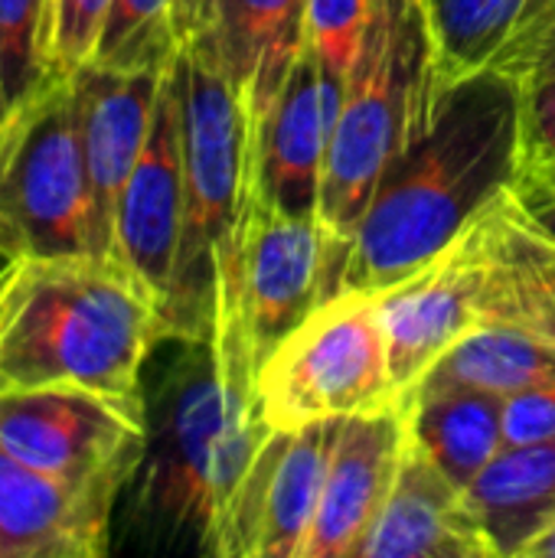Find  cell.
I'll return each mask as SVG.
<instances>
[{"label":"cell","mask_w":555,"mask_h":558,"mask_svg":"<svg viewBox=\"0 0 555 558\" xmlns=\"http://www.w3.org/2000/svg\"><path fill=\"white\" fill-rule=\"evenodd\" d=\"M520 78L474 72L383 173L340 262V291L379 294L451 248L517 180Z\"/></svg>","instance_id":"1"},{"label":"cell","mask_w":555,"mask_h":558,"mask_svg":"<svg viewBox=\"0 0 555 558\" xmlns=\"http://www.w3.org/2000/svg\"><path fill=\"white\" fill-rule=\"evenodd\" d=\"M157 343L160 304L114 258H23L0 288V392L82 386L144 402L141 376Z\"/></svg>","instance_id":"2"},{"label":"cell","mask_w":555,"mask_h":558,"mask_svg":"<svg viewBox=\"0 0 555 558\" xmlns=\"http://www.w3.org/2000/svg\"><path fill=\"white\" fill-rule=\"evenodd\" d=\"M154 389H144L147 438L128 484V526L154 546L213 556L219 523L268 425L255 392L222 376L213 340H173Z\"/></svg>","instance_id":"3"},{"label":"cell","mask_w":555,"mask_h":558,"mask_svg":"<svg viewBox=\"0 0 555 558\" xmlns=\"http://www.w3.org/2000/svg\"><path fill=\"white\" fill-rule=\"evenodd\" d=\"M445 95L432 0H379L334 121L317 219L347 248L383 173Z\"/></svg>","instance_id":"4"},{"label":"cell","mask_w":555,"mask_h":558,"mask_svg":"<svg viewBox=\"0 0 555 558\" xmlns=\"http://www.w3.org/2000/svg\"><path fill=\"white\" fill-rule=\"evenodd\" d=\"M183 128V235L164 304L167 340H213L216 262L255 190V121L242 95L203 56H177Z\"/></svg>","instance_id":"5"},{"label":"cell","mask_w":555,"mask_h":558,"mask_svg":"<svg viewBox=\"0 0 555 558\" xmlns=\"http://www.w3.org/2000/svg\"><path fill=\"white\" fill-rule=\"evenodd\" d=\"M340 262L343 248L321 219L281 213L255 183L242 222L216 262L213 347L229 383L255 386L268 353L337 294Z\"/></svg>","instance_id":"6"},{"label":"cell","mask_w":555,"mask_h":558,"mask_svg":"<svg viewBox=\"0 0 555 558\" xmlns=\"http://www.w3.org/2000/svg\"><path fill=\"white\" fill-rule=\"evenodd\" d=\"M252 392L268 428H304L399 405L379 294L340 291L321 301L268 353Z\"/></svg>","instance_id":"7"},{"label":"cell","mask_w":555,"mask_h":558,"mask_svg":"<svg viewBox=\"0 0 555 558\" xmlns=\"http://www.w3.org/2000/svg\"><path fill=\"white\" fill-rule=\"evenodd\" d=\"M95 255L69 78H46L0 118V262Z\"/></svg>","instance_id":"8"},{"label":"cell","mask_w":555,"mask_h":558,"mask_svg":"<svg viewBox=\"0 0 555 558\" xmlns=\"http://www.w3.org/2000/svg\"><path fill=\"white\" fill-rule=\"evenodd\" d=\"M144 438V402H121L82 386L0 392V448L62 481H95L118 471L134 474Z\"/></svg>","instance_id":"9"},{"label":"cell","mask_w":555,"mask_h":558,"mask_svg":"<svg viewBox=\"0 0 555 558\" xmlns=\"http://www.w3.org/2000/svg\"><path fill=\"white\" fill-rule=\"evenodd\" d=\"M340 418L272 428L232 494L213 558H304Z\"/></svg>","instance_id":"10"},{"label":"cell","mask_w":555,"mask_h":558,"mask_svg":"<svg viewBox=\"0 0 555 558\" xmlns=\"http://www.w3.org/2000/svg\"><path fill=\"white\" fill-rule=\"evenodd\" d=\"M487 213L438 258L406 281L379 291L389 369L402 399L419 379L484 320Z\"/></svg>","instance_id":"11"},{"label":"cell","mask_w":555,"mask_h":558,"mask_svg":"<svg viewBox=\"0 0 555 558\" xmlns=\"http://www.w3.org/2000/svg\"><path fill=\"white\" fill-rule=\"evenodd\" d=\"M164 75L167 69H108L98 62L69 75L98 258L114 252L118 199L147 144Z\"/></svg>","instance_id":"12"},{"label":"cell","mask_w":555,"mask_h":558,"mask_svg":"<svg viewBox=\"0 0 555 558\" xmlns=\"http://www.w3.org/2000/svg\"><path fill=\"white\" fill-rule=\"evenodd\" d=\"M183 128H180V78L177 59L164 75L160 98L154 108V124L147 144L121 190L114 216V252L121 262L160 304L170 298L173 268L183 235Z\"/></svg>","instance_id":"13"},{"label":"cell","mask_w":555,"mask_h":558,"mask_svg":"<svg viewBox=\"0 0 555 558\" xmlns=\"http://www.w3.org/2000/svg\"><path fill=\"white\" fill-rule=\"evenodd\" d=\"M134 474L95 481L43 474L0 448V558H98Z\"/></svg>","instance_id":"14"},{"label":"cell","mask_w":555,"mask_h":558,"mask_svg":"<svg viewBox=\"0 0 555 558\" xmlns=\"http://www.w3.org/2000/svg\"><path fill=\"white\" fill-rule=\"evenodd\" d=\"M340 95L307 46L255 128V183L288 216L317 219Z\"/></svg>","instance_id":"15"},{"label":"cell","mask_w":555,"mask_h":558,"mask_svg":"<svg viewBox=\"0 0 555 558\" xmlns=\"http://www.w3.org/2000/svg\"><path fill=\"white\" fill-rule=\"evenodd\" d=\"M406 402L340 418L304 558H357L402 464Z\"/></svg>","instance_id":"16"},{"label":"cell","mask_w":555,"mask_h":558,"mask_svg":"<svg viewBox=\"0 0 555 558\" xmlns=\"http://www.w3.org/2000/svg\"><path fill=\"white\" fill-rule=\"evenodd\" d=\"M357 558H497L471 500L409 435L396 484Z\"/></svg>","instance_id":"17"},{"label":"cell","mask_w":555,"mask_h":558,"mask_svg":"<svg viewBox=\"0 0 555 558\" xmlns=\"http://www.w3.org/2000/svg\"><path fill=\"white\" fill-rule=\"evenodd\" d=\"M304 49L307 0H219L206 46L183 52L213 62L258 128Z\"/></svg>","instance_id":"18"},{"label":"cell","mask_w":555,"mask_h":558,"mask_svg":"<svg viewBox=\"0 0 555 558\" xmlns=\"http://www.w3.org/2000/svg\"><path fill=\"white\" fill-rule=\"evenodd\" d=\"M442 85L500 69L523 75L555 26V0H432Z\"/></svg>","instance_id":"19"},{"label":"cell","mask_w":555,"mask_h":558,"mask_svg":"<svg viewBox=\"0 0 555 558\" xmlns=\"http://www.w3.org/2000/svg\"><path fill=\"white\" fill-rule=\"evenodd\" d=\"M484 320L510 324L555 350V242L507 199L487 209Z\"/></svg>","instance_id":"20"},{"label":"cell","mask_w":555,"mask_h":558,"mask_svg":"<svg viewBox=\"0 0 555 558\" xmlns=\"http://www.w3.org/2000/svg\"><path fill=\"white\" fill-rule=\"evenodd\" d=\"M468 500L497 558H520L555 520V438L507 445L471 484Z\"/></svg>","instance_id":"21"},{"label":"cell","mask_w":555,"mask_h":558,"mask_svg":"<svg viewBox=\"0 0 555 558\" xmlns=\"http://www.w3.org/2000/svg\"><path fill=\"white\" fill-rule=\"evenodd\" d=\"M402 402L409 435L464 490L507 445L500 396L468 386H419Z\"/></svg>","instance_id":"22"},{"label":"cell","mask_w":555,"mask_h":558,"mask_svg":"<svg viewBox=\"0 0 555 558\" xmlns=\"http://www.w3.org/2000/svg\"><path fill=\"white\" fill-rule=\"evenodd\" d=\"M543 383H555L553 347L520 327L497 320H481L478 327H471L419 379V386H468L500 399Z\"/></svg>","instance_id":"23"},{"label":"cell","mask_w":555,"mask_h":558,"mask_svg":"<svg viewBox=\"0 0 555 558\" xmlns=\"http://www.w3.org/2000/svg\"><path fill=\"white\" fill-rule=\"evenodd\" d=\"M177 56L173 0H111L92 62L108 69H170Z\"/></svg>","instance_id":"24"},{"label":"cell","mask_w":555,"mask_h":558,"mask_svg":"<svg viewBox=\"0 0 555 558\" xmlns=\"http://www.w3.org/2000/svg\"><path fill=\"white\" fill-rule=\"evenodd\" d=\"M46 13L49 0H0V82L10 108L52 78L46 65Z\"/></svg>","instance_id":"25"},{"label":"cell","mask_w":555,"mask_h":558,"mask_svg":"<svg viewBox=\"0 0 555 558\" xmlns=\"http://www.w3.org/2000/svg\"><path fill=\"white\" fill-rule=\"evenodd\" d=\"M376 10L379 0H307V46L340 92L357 65Z\"/></svg>","instance_id":"26"},{"label":"cell","mask_w":555,"mask_h":558,"mask_svg":"<svg viewBox=\"0 0 555 558\" xmlns=\"http://www.w3.org/2000/svg\"><path fill=\"white\" fill-rule=\"evenodd\" d=\"M111 0H49L46 65L49 75L69 78L98 52Z\"/></svg>","instance_id":"27"},{"label":"cell","mask_w":555,"mask_h":558,"mask_svg":"<svg viewBox=\"0 0 555 558\" xmlns=\"http://www.w3.org/2000/svg\"><path fill=\"white\" fill-rule=\"evenodd\" d=\"M555 160V65L520 75V163Z\"/></svg>","instance_id":"28"},{"label":"cell","mask_w":555,"mask_h":558,"mask_svg":"<svg viewBox=\"0 0 555 558\" xmlns=\"http://www.w3.org/2000/svg\"><path fill=\"white\" fill-rule=\"evenodd\" d=\"M550 438H555V383H543L504 399L507 445H536Z\"/></svg>","instance_id":"29"},{"label":"cell","mask_w":555,"mask_h":558,"mask_svg":"<svg viewBox=\"0 0 555 558\" xmlns=\"http://www.w3.org/2000/svg\"><path fill=\"white\" fill-rule=\"evenodd\" d=\"M507 199L536 232L555 242V160L520 163Z\"/></svg>","instance_id":"30"},{"label":"cell","mask_w":555,"mask_h":558,"mask_svg":"<svg viewBox=\"0 0 555 558\" xmlns=\"http://www.w3.org/2000/svg\"><path fill=\"white\" fill-rule=\"evenodd\" d=\"M216 7H219V0H173V23H177L180 52L206 46L213 23H216Z\"/></svg>","instance_id":"31"},{"label":"cell","mask_w":555,"mask_h":558,"mask_svg":"<svg viewBox=\"0 0 555 558\" xmlns=\"http://www.w3.org/2000/svg\"><path fill=\"white\" fill-rule=\"evenodd\" d=\"M520 558H555V520L523 549Z\"/></svg>","instance_id":"32"},{"label":"cell","mask_w":555,"mask_h":558,"mask_svg":"<svg viewBox=\"0 0 555 558\" xmlns=\"http://www.w3.org/2000/svg\"><path fill=\"white\" fill-rule=\"evenodd\" d=\"M536 65H555V26H553V33L546 36L543 49L536 52V59H533V65H530V69H536ZM530 69H527V72H530ZM527 72H523V75H527Z\"/></svg>","instance_id":"33"},{"label":"cell","mask_w":555,"mask_h":558,"mask_svg":"<svg viewBox=\"0 0 555 558\" xmlns=\"http://www.w3.org/2000/svg\"><path fill=\"white\" fill-rule=\"evenodd\" d=\"M10 111V105H7V95H3V82H0V118Z\"/></svg>","instance_id":"34"},{"label":"cell","mask_w":555,"mask_h":558,"mask_svg":"<svg viewBox=\"0 0 555 558\" xmlns=\"http://www.w3.org/2000/svg\"><path fill=\"white\" fill-rule=\"evenodd\" d=\"M10 268H13V262H10V265H7V271L0 275V288H3V281H7V275H10Z\"/></svg>","instance_id":"35"},{"label":"cell","mask_w":555,"mask_h":558,"mask_svg":"<svg viewBox=\"0 0 555 558\" xmlns=\"http://www.w3.org/2000/svg\"><path fill=\"white\" fill-rule=\"evenodd\" d=\"M7 265H10V262H0V275H3V271H7Z\"/></svg>","instance_id":"36"}]
</instances>
